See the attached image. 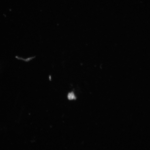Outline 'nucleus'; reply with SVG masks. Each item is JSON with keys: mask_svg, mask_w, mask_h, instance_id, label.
Segmentation results:
<instances>
[{"mask_svg": "<svg viewBox=\"0 0 150 150\" xmlns=\"http://www.w3.org/2000/svg\"><path fill=\"white\" fill-rule=\"evenodd\" d=\"M68 98L70 100L75 99L76 98V96H75L74 93L73 92L69 93L68 95Z\"/></svg>", "mask_w": 150, "mask_h": 150, "instance_id": "obj_1", "label": "nucleus"}]
</instances>
